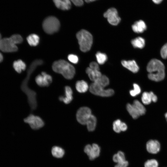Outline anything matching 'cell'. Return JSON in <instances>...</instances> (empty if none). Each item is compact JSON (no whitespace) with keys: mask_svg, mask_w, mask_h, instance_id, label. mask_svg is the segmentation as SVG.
I'll return each mask as SVG.
<instances>
[{"mask_svg":"<svg viewBox=\"0 0 167 167\" xmlns=\"http://www.w3.org/2000/svg\"><path fill=\"white\" fill-rule=\"evenodd\" d=\"M147 70L149 73L148 78L152 80L158 82L165 78V66L160 60L156 59L151 60L147 65Z\"/></svg>","mask_w":167,"mask_h":167,"instance_id":"cell-1","label":"cell"},{"mask_svg":"<svg viewBox=\"0 0 167 167\" xmlns=\"http://www.w3.org/2000/svg\"><path fill=\"white\" fill-rule=\"evenodd\" d=\"M52 68L55 72L61 74L68 79H72L75 72V67L67 62L64 60H60L54 62Z\"/></svg>","mask_w":167,"mask_h":167,"instance_id":"cell-2","label":"cell"},{"mask_svg":"<svg viewBox=\"0 0 167 167\" xmlns=\"http://www.w3.org/2000/svg\"><path fill=\"white\" fill-rule=\"evenodd\" d=\"M23 41L19 35L15 34L8 38H2L0 40V50L6 53L15 52L17 51L16 45L21 43Z\"/></svg>","mask_w":167,"mask_h":167,"instance_id":"cell-3","label":"cell"},{"mask_svg":"<svg viewBox=\"0 0 167 167\" xmlns=\"http://www.w3.org/2000/svg\"><path fill=\"white\" fill-rule=\"evenodd\" d=\"M80 50L83 52L89 51L91 49L93 37L88 31L82 29L76 34Z\"/></svg>","mask_w":167,"mask_h":167,"instance_id":"cell-4","label":"cell"},{"mask_svg":"<svg viewBox=\"0 0 167 167\" xmlns=\"http://www.w3.org/2000/svg\"><path fill=\"white\" fill-rule=\"evenodd\" d=\"M60 23L56 17L50 16L44 20L42 27L44 31L47 34H51L57 32L59 29Z\"/></svg>","mask_w":167,"mask_h":167,"instance_id":"cell-5","label":"cell"},{"mask_svg":"<svg viewBox=\"0 0 167 167\" xmlns=\"http://www.w3.org/2000/svg\"><path fill=\"white\" fill-rule=\"evenodd\" d=\"M90 92L92 94L102 97H109L114 94V90L112 89H105L95 82H93L89 87Z\"/></svg>","mask_w":167,"mask_h":167,"instance_id":"cell-6","label":"cell"},{"mask_svg":"<svg viewBox=\"0 0 167 167\" xmlns=\"http://www.w3.org/2000/svg\"><path fill=\"white\" fill-rule=\"evenodd\" d=\"M24 121L34 130L39 129L44 125L43 121L40 117L33 114H30L25 118Z\"/></svg>","mask_w":167,"mask_h":167,"instance_id":"cell-7","label":"cell"},{"mask_svg":"<svg viewBox=\"0 0 167 167\" xmlns=\"http://www.w3.org/2000/svg\"><path fill=\"white\" fill-rule=\"evenodd\" d=\"M91 109L87 107H83L78 110L76 114V118L78 122L81 124L86 125L90 116L92 115Z\"/></svg>","mask_w":167,"mask_h":167,"instance_id":"cell-8","label":"cell"},{"mask_svg":"<svg viewBox=\"0 0 167 167\" xmlns=\"http://www.w3.org/2000/svg\"><path fill=\"white\" fill-rule=\"evenodd\" d=\"M104 16L107 19L109 23L113 25H117L120 22L117 10L114 8L108 9L104 14Z\"/></svg>","mask_w":167,"mask_h":167,"instance_id":"cell-9","label":"cell"},{"mask_svg":"<svg viewBox=\"0 0 167 167\" xmlns=\"http://www.w3.org/2000/svg\"><path fill=\"white\" fill-rule=\"evenodd\" d=\"M84 151L88 156L89 159L93 160L99 156L101 149L97 144L93 143L92 145H87L84 147Z\"/></svg>","mask_w":167,"mask_h":167,"instance_id":"cell-10","label":"cell"},{"mask_svg":"<svg viewBox=\"0 0 167 167\" xmlns=\"http://www.w3.org/2000/svg\"><path fill=\"white\" fill-rule=\"evenodd\" d=\"M35 81L37 84L40 87H48L52 83V78L50 75L45 72H42L41 74L36 77Z\"/></svg>","mask_w":167,"mask_h":167,"instance_id":"cell-11","label":"cell"},{"mask_svg":"<svg viewBox=\"0 0 167 167\" xmlns=\"http://www.w3.org/2000/svg\"><path fill=\"white\" fill-rule=\"evenodd\" d=\"M43 61L41 59H36L33 61L31 64L28 70L27 76L24 80L21 85V88H24L28 87V83L30 75L35 69L37 66L41 65L43 63Z\"/></svg>","mask_w":167,"mask_h":167,"instance_id":"cell-12","label":"cell"},{"mask_svg":"<svg viewBox=\"0 0 167 167\" xmlns=\"http://www.w3.org/2000/svg\"><path fill=\"white\" fill-rule=\"evenodd\" d=\"M147 151L152 154H156L160 150V144L159 142L156 140H150L146 143Z\"/></svg>","mask_w":167,"mask_h":167,"instance_id":"cell-13","label":"cell"},{"mask_svg":"<svg viewBox=\"0 0 167 167\" xmlns=\"http://www.w3.org/2000/svg\"><path fill=\"white\" fill-rule=\"evenodd\" d=\"M64 96H60L59 97V99L65 104H67L73 100V91L70 87L66 86L64 88Z\"/></svg>","mask_w":167,"mask_h":167,"instance_id":"cell-14","label":"cell"},{"mask_svg":"<svg viewBox=\"0 0 167 167\" xmlns=\"http://www.w3.org/2000/svg\"><path fill=\"white\" fill-rule=\"evenodd\" d=\"M121 64L124 67L134 73H137L139 70V67L135 60H123Z\"/></svg>","mask_w":167,"mask_h":167,"instance_id":"cell-15","label":"cell"},{"mask_svg":"<svg viewBox=\"0 0 167 167\" xmlns=\"http://www.w3.org/2000/svg\"><path fill=\"white\" fill-rule=\"evenodd\" d=\"M132 28L134 32L138 33H142L146 30L147 26L143 20H139L135 22L132 26Z\"/></svg>","mask_w":167,"mask_h":167,"instance_id":"cell-16","label":"cell"},{"mask_svg":"<svg viewBox=\"0 0 167 167\" xmlns=\"http://www.w3.org/2000/svg\"><path fill=\"white\" fill-rule=\"evenodd\" d=\"M56 6L63 10H68L70 9L71 4L70 0H53Z\"/></svg>","mask_w":167,"mask_h":167,"instance_id":"cell-17","label":"cell"},{"mask_svg":"<svg viewBox=\"0 0 167 167\" xmlns=\"http://www.w3.org/2000/svg\"><path fill=\"white\" fill-rule=\"evenodd\" d=\"M86 72L90 79L93 82L95 81L102 75L99 70H93L89 67L86 68Z\"/></svg>","mask_w":167,"mask_h":167,"instance_id":"cell-18","label":"cell"},{"mask_svg":"<svg viewBox=\"0 0 167 167\" xmlns=\"http://www.w3.org/2000/svg\"><path fill=\"white\" fill-rule=\"evenodd\" d=\"M77 91L79 93H84L87 91L89 87L87 83L84 80L78 81L75 84Z\"/></svg>","mask_w":167,"mask_h":167,"instance_id":"cell-19","label":"cell"},{"mask_svg":"<svg viewBox=\"0 0 167 167\" xmlns=\"http://www.w3.org/2000/svg\"><path fill=\"white\" fill-rule=\"evenodd\" d=\"M97 122L96 117L92 114L88 119L86 125L88 130L90 131H94L96 128Z\"/></svg>","mask_w":167,"mask_h":167,"instance_id":"cell-20","label":"cell"},{"mask_svg":"<svg viewBox=\"0 0 167 167\" xmlns=\"http://www.w3.org/2000/svg\"><path fill=\"white\" fill-rule=\"evenodd\" d=\"M13 67L17 73H20L22 71H24L25 69L26 65L22 60L19 59L14 62Z\"/></svg>","mask_w":167,"mask_h":167,"instance_id":"cell-21","label":"cell"},{"mask_svg":"<svg viewBox=\"0 0 167 167\" xmlns=\"http://www.w3.org/2000/svg\"><path fill=\"white\" fill-rule=\"evenodd\" d=\"M131 43L135 48L142 49L145 46V41L142 37H138L132 40Z\"/></svg>","mask_w":167,"mask_h":167,"instance_id":"cell-22","label":"cell"},{"mask_svg":"<svg viewBox=\"0 0 167 167\" xmlns=\"http://www.w3.org/2000/svg\"><path fill=\"white\" fill-rule=\"evenodd\" d=\"M40 38L36 34H32L27 38L28 44L31 46H36L39 44Z\"/></svg>","mask_w":167,"mask_h":167,"instance_id":"cell-23","label":"cell"},{"mask_svg":"<svg viewBox=\"0 0 167 167\" xmlns=\"http://www.w3.org/2000/svg\"><path fill=\"white\" fill-rule=\"evenodd\" d=\"M51 152L53 156L57 158L62 157L65 154L63 149L61 147L57 146H55L52 148Z\"/></svg>","mask_w":167,"mask_h":167,"instance_id":"cell-24","label":"cell"},{"mask_svg":"<svg viewBox=\"0 0 167 167\" xmlns=\"http://www.w3.org/2000/svg\"><path fill=\"white\" fill-rule=\"evenodd\" d=\"M126 108L127 111L133 119H137L140 116L132 104H127L126 106Z\"/></svg>","mask_w":167,"mask_h":167,"instance_id":"cell-25","label":"cell"},{"mask_svg":"<svg viewBox=\"0 0 167 167\" xmlns=\"http://www.w3.org/2000/svg\"><path fill=\"white\" fill-rule=\"evenodd\" d=\"M132 105L140 115H143L145 113L146 109L145 107L138 100H134Z\"/></svg>","mask_w":167,"mask_h":167,"instance_id":"cell-26","label":"cell"},{"mask_svg":"<svg viewBox=\"0 0 167 167\" xmlns=\"http://www.w3.org/2000/svg\"><path fill=\"white\" fill-rule=\"evenodd\" d=\"M94 82H95L102 87L105 88L109 84V78L106 76L102 75Z\"/></svg>","mask_w":167,"mask_h":167,"instance_id":"cell-27","label":"cell"},{"mask_svg":"<svg viewBox=\"0 0 167 167\" xmlns=\"http://www.w3.org/2000/svg\"><path fill=\"white\" fill-rule=\"evenodd\" d=\"M113 160L114 162L117 163L125 161V155L123 152L119 151L117 154L113 155Z\"/></svg>","mask_w":167,"mask_h":167,"instance_id":"cell-28","label":"cell"},{"mask_svg":"<svg viewBox=\"0 0 167 167\" xmlns=\"http://www.w3.org/2000/svg\"><path fill=\"white\" fill-rule=\"evenodd\" d=\"M96 56L97 62L100 64H104L107 59L106 55L100 52H98L96 53Z\"/></svg>","mask_w":167,"mask_h":167,"instance_id":"cell-29","label":"cell"},{"mask_svg":"<svg viewBox=\"0 0 167 167\" xmlns=\"http://www.w3.org/2000/svg\"><path fill=\"white\" fill-rule=\"evenodd\" d=\"M141 101L145 105H148L152 101L149 92H143L141 96Z\"/></svg>","mask_w":167,"mask_h":167,"instance_id":"cell-30","label":"cell"},{"mask_svg":"<svg viewBox=\"0 0 167 167\" xmlns=\"http://www.w3.org/2000/svg\"><path fill=\"white\" fill-rule=\"evenodd\" d=\"M133 86V89L130 91V93L131 96L135 97L140 93L141 89L139 86L136 84H134Z\"/></svg>","mask_w":167,"mask_h":167,"instance_id":"cell-31","label":"cell"},{"mask_svg":"<svg viewBox=\"0 0 167 167\" xmlns=\"http://www.w3.org/2000/svg\"><path fill=\"white\" fill-rule=\"evenodd\" d=\"M158 162L155 159L148 160L144 164V167H158Z\"/></svg>","mask_w":167,"mask_h":167,"instance_id":"cell-32","label":"cell"},{"mask_svg":"<svg viewBox=\"0 0 167 167\" xmlns=\"http://www.w3.org/2000/svg\"><path fill=\"white\" fill-rule=\"evenodd\" d=\"M122 122L119 119L115 121L113 123V129L116 132L119 133L121 132L120 125Z\"/></svg>","mask_w":167,"mask_h":167,"instance_id":"cell-33","label":"cell"},{"mask_svg":"<svg viewBox=\"0 0 167 167\" xmlns=\"http://www.w3.org/2000/svg\"><path fill=\"white\" fill-rule=\"evenodd\" d=\"M161 57L165 59L167 58V43L165 44L161 50Z\"/></svg>","mask_w":167,"mask_h":167,"instance_id":"cell-34","label":"cell"},{"mask_svg":"<svg viewBox=\"0 0 167 167\" xmlns=\"http://www.w3.org/2000/svg\"><path fill=\"white\" fill-rule=\"evenodd\" d=\"M68 59L71 63L74 64L77 63L79 61L78 57L74 54H70L68 56Z\"/></svg>","mask_w":167,"mask_h":167,"instance_id":"cell-35","label":"cell"},{"mask_svg":"<svg viewBox=\"0 0 167 167\" xmlns=\"http://www.w3.org/2000/svg\"><path fill=\"white\" fill-rule=\"evenodd\" d=\"M91 69L97 70H99V67L98 63L95 62H92L89 64V67Z\"/></svg>","mask_w":167,"mask_h":167,"instance_id":"cell-36","label":"cell"},{"mask_svg":"<svg viewBox=\"0 0 167 167\" xmlns=\"http://www.w3.org/2000/svg\"><path fill=\"white\" fill-rule=\"evenodd\" d=\"M128 164V161L126 160L117 163L114 167H127Z\"/></svg>","mask_w":167,"mask_h":167,"instance_id":"cell-37","label":"cell"},{"mask_svg":"<svg viewBox=\"0 0 167 167\" xmlns=\"http://www.w3.org/2000/svg\"><path fill=\"white\" fill-rule=\"evenodd\" d=\"M71 1L77 6H81L84 4L83 0H71Z\"/></svg>","mask_w":167,"mask_h":167,"instance_id":"cell-38","label":"cell"},{"mask_svg":"<svg viewBox=\"0 0 167 167\" xmlns=\"http://www.w3.org/2000/svg\"><path fill=\"white\" fill-rule=\"evenodd\" d=\"M152 101L156 102L157 100V97L152 92H149Z\"/></svg>","mask_w":167,"mask_h":167,"instance_id":"cell-39","label":"cell"},{"mask_svg":"<svg viewBox=\"0 0 167 167\" xmlns=\"http://www.w3.org/2000/svg\"><path fill=\"white\" fill-rule=\"evenodd\" d=\"M127 128V126L126 124L124 122H122L120 125V130L121 131H126Z\"/></svg>","mask_w":167,"mask_h":167,"instance_id":"cell-40","label":"cell"},{"mask_svg":"<svg viewBox=\"0 0 167 167\" xmlns=\"http://www.w3.org/2000/svg\"><path fill=\"white\" fill-rule=\"evenodd\" d=\"M152 1L155 3L159 4L161 3L163 0H152Z\"/></svg>","mask_w":167,"mask_h":167,"instance_id":"cell-41","label":"cell"},{"mask_svg":"<svg viewBox=\"0 0 167 167\" xmlns=\"http://www.w3.org/2000/svg\"><path fill=\"white\" fill-rule=\"evenodd\" d=\"M3 60V57L2 54L0 52V62H1Z\"/></svg>","mask_w":167,"mask_h":167,"instance_id":"cell-42","label":"cell"},{"mask_svg":"<svg viewBox=\"0 0 167 167\" xmlns=\"http://www.w3.org/2000/svg\"><path fill=\"white\" fill-rule=\"evenodd\" d=\"M96 0H85L86 2H91L95 1Z\"/></svg>","mask_w":167,"mask_h":167,"instance_id":"cell-43","label":"cell"},{"mask_svg":"<svg viewBox=\"0 0 167 167\" xmlns=\"http://www.w3.org/2000/svg\"><path fill=\"white\" fill-rule=\"evenodd\" d=\"M165 118L166 119V120L167 121V112H166L165 114Z\"/></svg>","mask_w":167,"mask_h":167,"instance_id":"cell-44","label":"cell"},{"mask_svg":"<svg viewBox=\"0 0 167 167\" xmlns=\"http://www.w3.org/2000/svg\"><path fill=\"white\" fill-rule=\"evenodd\" d=\"M2 36L1 35V34L0 33V40H1L2 39Z\"/></svg>","mask_w":167,"mask_h":167,"instance_id":"cell-45","label":"cell"}]
</instances>
